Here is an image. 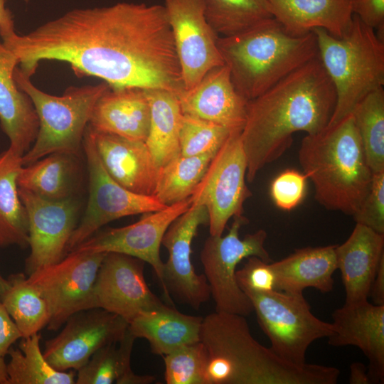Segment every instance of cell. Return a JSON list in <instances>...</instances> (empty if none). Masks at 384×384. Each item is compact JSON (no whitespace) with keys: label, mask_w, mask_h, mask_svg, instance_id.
<instances>
[{"label":"cell","mask_w":384,"mask_h":384,"mask_svg":"<svg viewBox=\"0 0 384 384\" xmlns=\"http://www.w3.org/2000/svg\"><path fill=\"white\" fill-rule=\"evenodd\" d=\"M22 166V156L10 148L0 154V247L28 245V218L17 186Z\"/></svg>","instance_id":"30"},{"label":"cell","mask_w":384,"mask_h":384,"mask_svg":"<svg viewBox=\"0 0 384 384\" xmlns=\"http://www.w3.org/2000/svg\"><path fill=\"white\" fill-rule=\"evenodd\" d=\"M6 0H0V36L15 31L11 11L5 6Z\"/></svg>","instance_id":"46"},{"label":"cell","mask_w":384,"mask_h":384,"mask_svg":"<svg viewBox=\"0 0 384 384\" xmlns=\"http://www.w3.org/2000/svg\"><path fill=\"white\" fill-rule=\"evenodd\" d=\"M87 128L108 174L132 192L154 196L160 168L145 142L97 132L89 125Z\"/></svg>","instance_id":"21"},{"label":"cell","mask_w":384,"mask_h":384,"mask_svg":"<svg viewBox=\"0 0 384 384\" xmlns=\"http://www.w3.org/2000/svg\"><path fill=\"white\" fill-rule=\"evenodd\" d=\"M78 158L55 152L23 166L17 177L18 188L52 201L72 197L79 171Z\"/></svg>","instance_id":"28"},{"label":"cell","mask_w":384,"mask_h":384,"mask_svg":"<svg viewBox=\"0 0 384 384\" xmlns=\"http://www.w3.org/2000/svg\"><path fill=\"white\" fill-rule=\"evenodd\" d=\"M245 293L252 302L260 328L270 341L271 349L287 362L304 365L309 346L334 332L332 323L313 314L303 293L276 289Z\"/></svg>","instance_id":"8"},{"label":"cell","mask_w":384,"mask_h":384,"mask_svg":"<svg viewBox=\"0 0 384 384\" xmlns=\"http://www.w3.org/2000/svg\"><path fill=\"white\" fill-rule=\"evenodd\" d=\"M167 384H205L206 352L199 341L162 356Z\"/></svg>","instance_id":"38"},{"label":"cell","mask_w":384,"mask_h":384,"mask_svg":"<svg viewBox=\"0 0 384 384\" xmlns=\"http://www.w3.org/2000/svg\"><path fill=\"white\" fill-rule=\"evenodd\" d=\"M191 205L189 197L161 210L144 213L129 225L97 231L70 252H117L138 258L151 266L164 289V262L160 257L162 239L172 222Z\"/></svg>","instance_id":"15"},{"label":"cell","mask_w":384,"mask_h":384,"mask_svg":"<svg viewBox=\"0 0 384 384\" xmlns=\"http://www.w3.org/2000/svg\"><path fill=\"white\" fill-rule=\"evenodd\" d=\"M14 79L31 98L39 122L35 142L22 156L23 166L55 152L79 157L94 106L110 85L104 82L95 85L71 86L61 96H55L36 87L31 78L17 66Z\"/></svg>","instance_id":"7"},{"label":"cell","mask_w":384,"mask_h":384,"mask_svg":"<svg viewBox=\"0 0 384 384\" xmlns=\"http://www.w3.org/2000/svg\"><path fill=\"white\" fill-rule=\"evenodd\" d=\"M88 125L97 132L145 142L150 126L145 90L110 87L95 103Z\"/></svg>","instance_id":"23"},{"label":"cell","mask_w":384,"mask_h":384,"mask_svg":"<svg viewBox=\"0 0 384 384\" xmlns=\"http://www.w3.org/2000/svg\"><path fill=\"white\" fill-rule=\"evenodd\" d=\"M203 317L180 312L164 306L139 313L128 329L136 338L146 339L152 353L164 356L171 351L200 341Z\"/></svg>","instance_id":"26"},{"label":"cell","mask_w":384,"mask_h":384,"mask_svg":"<svg viewBox=\"0 0 384 384\" xmlns=\"http://www.w3.org/2000/svg\"><path fill=\"white\" fill-rule=\"evenodd\" d=\"M200 341L205 384H336L340 375L335 367L283 360L255 339L239 314L215 311L203 317Z\"/></svg>","instance_id":"3"},{"label":"cell","mask_w":384,"mask_h":384,"mask_svg":"<svg viewBox=\"0 0 384 384\" xmlns=\"http://www.w3.org/2000/svg\"><path fill=\"white\" fill-rule=\"evenodd\" d=\"M307 179L304 173L292 169L280 173L270 186V196L274 204L287 211L296 208L306 196Z\"/></svg>","instance_id":"39"},{"label":"cell","mask_w":384,"mask_h":384,"mask_svg":"<svg viewBox=\"0 0 384 384\" xmlns=\"http://www.w3.org/2000/svg\"><path fill=\"white\" fill-rule=\"evenodd\" d=\"M351 384H370L367 367L361 362H354L350 366Z\"/></svg>","instance_id":"45"},{"label":"cell","mask_w":384,"mask_h":384,"mask_svg":"<svg viewBox=\"0 0 384 384\" xmlns=\"http://www.w3.org/2000/svg\"><path fill=\"white\" fill-rule=\"evenodd\" d=\"M353 217L356 223L384 234V171L373 174L369 191Z\"/></svg>","instance_id":"40"},{"label":"cell","mask_w":384,"mask_h":384,"mask_svg":"<svg viewBox=\"0 0 384 384\" xmlns=\"http://www.w3.org/2000/svg\"><path fill=\"white\" fill-rule=\"evenodd\" d=\"M231 132L222 125L183 114L180 153L185 156L216 154Z\"/></svg>","instance_id":"37"},{"label":"cell","mask_w":384,"mask_h":384,"mask_svg":"<svg viewBox=\"0 0 384 384\" xmlns=\"http://www.w3.org/2000/svg\"><path fill=\"white\" fill-rule=\"evenodd\" d=\"M0 384H8L7 363L4 356H0Z\"/></svg>","instance_id":"47"},{"label":"cell","mask_w":384,"mask_h":384,"mask_svg":"<svg viewBox=\"0 0 384 384\" xmlns=\"http://www.w3.org/2000/svg\"><path fill=\"white\" fill-rule=\"evenodd\" d=\"M336 95L319 55L249 100L240 137L246 155V180L252 182L267 164L291 146L295 132L314 134L325 128Z\"/></svg>","instance_id":"2"},{"label":"cell","mask_w":384,"mask_h":384,"mask_svg":"<svg viewBox=\"0 0 384 384\" xmlns=\"http://www.w3.org/2000/svg\"><path fill=\"white\" fill-rule=\"evenodd\" d=\"M21 338L16 324L0 302V356L7 355L12 345Z\"/></svg>","instance_id":"43"},{"label":"cell","mask_w":384,"mask_h":384,"mask_svg":"<svg viewBox=\"0 0 384 384\" xmlns=\"http://www.w3.org/2000/svg\"><path fill=\"white\" fill-rule=\"evenodd\" d=\"M144 263L127 255L107 252L94 284L95 308L117 314L129 323L142 311L164 306L145 280Z\"/></svg>","instance_id":"18"},{"label":"cell","mask_w":384,"mask_h":384,"mask_svg":"<svg viewBox=\"0 0 384 384\" xmlns=\"http://www.w3.org/2000/svg\"><path fill=\"white\" fill-rule=\"evenodd\" d=\"M16 57L0 41V124L9 147L23 156L36 138L39 122L33 104L14 79Z\"/></svg>","instance_id":"24"},{"label":"cell","mask_w":384,"mask_h":384,"mask_svg":"<svg viewBox=\"0 0 384 384\" xmlns=\"http://www.w3.org/2000/svg\"><path fill=\"white\" fill-rule=\"evenodd\" d=\"M367 163L373 174L384 171V89L363 98L352 112Z\"/></svg>","instance_id":"36"},{"label":"cell","mask_w":384,"mask_h":384,"mask_svg":"<svg viewBox=\"0 0 384 384\" xmlns=\"http://www.w3.org/2000/svg\"><path fill=\"white\" fill-rule=\"evenodd\" d=\"M19 349L11 348L7 363L8 384H74V370L61 371L46 359L38 333L21 338Z\"/></svg>","instance_id":"33"},{"label":"cell","mask_w":384,"mask_h":384,"mask_svg":"<svg viewBox=\"0 0 384 384\" xmlns=\"http://www.w3.org/2000/svg\"><path fill=\"white\" fill-rule=\"evenodd\" d=\"M150 105V126L145 143L161 168L180 154L183 113L177 95L161 89L145 90Z\"/></svg>","instance_id":"29"},{"label":"cell","mask_w":384,"mask_h":384,"mask_svg":"<svg viewBox=\"0 0 384 384\" xmlns=\"http://www.w3.org/2000/svg\"><path fill=\"white\" fill-rule=\"evenodd\" d=\"M236 279L244 292H265L275 289L276 276L271 263L256 256L247 258L243 267L236 271Z\"/></svg>","instance_id":"41"},{"label":"cell","mask_w":384,"mask_h":384,"mask_svg":"<svg viewBox=\"0 0 384 384\" xmlns=\"http://www.w3.org/2000/svg\"><path fill=\"white\" fill-rule=\"evenodd\" d=\"M299 161L314 183L316 200L327 210L353 216L369 191L373 174L352 114L306 134Z\"/></svg>","instance_id":"4"},{"label":"cell","mask_w":384,"mask_h":384,"mask_svg":"<svg viewBox=\"0 0 384 384\" xmlns=\"http://www.w3.org/2000/svg\"><path fill=\"white\" fill-rule=\"evenodd\" d=\"M218 47L236 90L247 101L318 56L313 31L293 36L274 18L219 37Z\"/></svg>","instance_id":"5"},{"label":"cell","mask_w":384,"mask_h":384,"mask_svg":"<svg viewBox=\"0 0 384 384\" xmlns=\"http://www.w3.org/2000/svg\"><path fill=\"white\" fill-rule=\"evenodd\" d=\"M208 223L203 206L191 205L166 230L161 242L169 252L164 263V294L173 306L171 296L198 309L210 297L204 274L196 272L191 260L192 241L201 225Z\"/></svg>","instance_id":"14"},{"label":"cell","mask_w":384,"mask_h":384,"mask_svg":"<svg viewBox=\"0 0 384 384\" xmlns=\"http://www.w3.org/2000/svg\"><path fill=\"white\" fill-rule=\"evenodd\" d=\"M31 78L41 61L68 63L78 76L99 78L112 88H185L164 6L118 2L74 9L25 35L1 36Z\"/></svg>","instance_id":"1"},{"label":"cell","mask_w":384,"mask_h":384,"mask_svg":"<svg viewBox=\"0 0 384 384\" xmlns=\"http://www.w3.org/2000/svg\"><path fill=\"white\" fill-rule=\"evenodd\" d=\"M368 297L371 298L374 304H384V258L379 264L370 288Z\"/></svg>","instance_id":"44"},{"label":"cell","mask_w":384,"mask_h":384,"mask_svg":"<svg viewBox=\"0 0 384 384\" xmlns=\"http://www.w3.org/2000/svg\"><path fill=\"white\" fill-rule=\"evenodd\" d=\"M171 26L185 90L210 70L222 66L220 37L208 22L203 0H163Z\"/></svg>","instance_id":"13"},{"label":"cell","mask_w":384,"mask_h":384,"mask_svg":"<svg viewBox=\"0 0 384 384\" xmlns=\"http://www.w3.org/2000/svg\"><path fill=\"white\" fill-rule=\"evenodd\" d=\"M206 18L220 36H230L273 18L267 0H203Z\"/></svg>","instance_id":"35"},{"label":"cell","mask_w":384,"mask_h":384,"mask_svg":"<svg viewBox=\"0 0 384 384\" xmlns=\"http://www.w3.org/2000/svg\"><path fill=\"white\" fill-rule=\"evenodd\" d=\"M333 334L329 343L336 347L354 346L368 360V375L371 383L384 381V304L368 300L344 304L332 314Z\"/></svg>","instance_id":"19"},{"label":"cell","mask_w":384,"mask_h":384,"mask_svg":"<svg viewBox=\"0 0 384 384\" xmlns=\"http://www.w3.org/2000/svg\"><path fill=\"white\" fill-rule=\"evenodd\" d=\"M336 245L297 249L284 259L271 263L276 276L275 289L302 294L307 287L322 293L333 289L337 270Z\"/></svg>","instance_id":"27"},{"label":"cell","mask_w":384,"mask_h":384,"mask_svg":"<svg viewBox=\"0 0 384 384\" xmlns=\"http://www.w3.org/2000/svg\"><path fill=\"white\" fill-rule=\"evenodd\" d=\"M183 114L242 130L248 101L236 90L225 65L208 72L193 88L178 95Z\"/></svg>","instance_id":"20"},{"label":"cell","mask_w":384,"mask_h":384,"mask_svg":"<svg viewBox=\"0 0 384 384\" xmlns=\"http://www.w3.org/2000/svg\"><path fill=\"white\" fill-rule=\"evenodd\" d=\"M215 154L174 157L160 168L154 196L166 206L189 198Z\"/></svg>","instance_id":"34"},{"label":"cell","mask_w":384,"mask_h":384,"mask_svg":"<svg viewBox=\"0 0 384 384\" xmlns=\"http://www.w3.org/2000/svg\"><path fill=\"white\" fill-rule=\"evenodd\" d=\"M241 131L230 132L190 196L191 205L206 208L210 235H222L231 218L243 215L244 203L252 196L245 183L247 162Z\"/></svg>","instance_id":"10"},{"label":"cell","mask_w":384,"mask_h":384,"mask_svg":"<svg viewBox=\"0 0 384 384\" xmlns=\"http://www.w3.org/2000/svg\"><path fill=\"white\" fill-rule=\"evenodd\" d=\"M18 189L28 223L31 252L25 262V271L29 275L65 257L69 240L77 226L79 203L73 196L52 201Z\"/></svg>","instance_id":"17"},{"label":"cell","mask_w":384,"mask_h":384,"mask_svg":"<svg viewBox=\"0 0 384 384\" xmlns=\"http://www.w3.org/2000/svg\"><path fill=\"white\" fill-rule=\"evenodd\" d=\"M82 149L89 174V198L84 215L69 240L68 253L110 222L168 206L154 196L132 192L117 183L104 167L87 128L84 134Z\"/></svg>","instance_id":"12"},{"label":"cell","mask_w":384,"mask_h":384,"mask_svg":"<svg viewBox=\"0 0 384 384\" xmlns=\"http://www.w3.org/2000/svg\"><path fill=\"white\" fill-rule=\"evenodd\" d=\"M273 18L293 36L316 28L336 38L345 36L353 22L351 0H267Z\"/></svg>","instance_id":"25"},{"label":"cell","mask_w":384,"mask_h":384,"mask_svg":"<svg viewBox=\"0 0 384 384\" xmlns=\"http://www.w3.org/2000/svg\"><path fill=\"white\" fill-rule=\"evenodd\" d=\"M136 338L129 329L118 342L98 349L77 370V384H150L155 378L138 375L131 367V355Z\"/></svg>","instance_id":"31"},{"label":"cell","mask_w":384,"mask_h":384,"mask_svg":"<svg viewBox=\"0 0 384 384\" xmlns=\"http://www.w3.org/2000/svg\"><path fill=\"white\" fill-rule=\"evenodd\" d=\"M248 223L243 215L233 217V222L225 236L210 235L201 252L204 275L208 283L215 311L244 316L253 312L252 302L239 287L236 267L245 258L256 256L270 262V255L265 247L267 233L264 230L240 238L241 227Z\"/></svg>","instance_id":"9"},{"label":"cell","mask_w":384,"mask_h":384,"mask_svg":"<svg viewBox=\"0 0 384 384\" xmlns=\"http://www.w3.org/2000/svg\"><path fill=\"white\" fill-rule=\"evenodd\" d=\"M29 1V0H26V1Z\"/></svg>","instance_id":"49"},{"label":"cell","mask_w":384,"mask_h":384,"mask_svg":"<svg viewBox=\"0 0 384 384\" xmlns=\"http://www.w3.org/2000/svg\"><path fill=\"white\" fill-rule=\"evenodd\" d=\"M353 14L383 40L384 0H351Z\"/></svg>","instance_id":"42"},{"label":"cell","mask_w":384,"mask_h":384,"mask_svg":"<svg viewBox=\"0 0 384 384\" xmlns=\"http://www.w3.org/2000/svg\"><path fill=\"white\" fill-rule=\"evenodd\" d=\"M335 252L345 288V304L368 300L372 282L384 258V234L356 223L348 238L336 245Z\"/></svg>","instance_id":"22"},{"label":"cell","mask_w":384,"mask_h":384,"mask_svg":"<svg viewBox=\"0 0 384 384\" xmlns=\"http://www.w3.org/2000/svg\"><path fill=\"white\" fill-rule=\"evenodd\" d=\"M106 253L71 251L62 260L41 267L27 281L48 306L50 331H57L74 314L95 308L93 289Z\"/></svg>","instance_id":"11"},{"label":"cell","mask_w":384,"mask_h":384,"mask_svg":"<svg viewBox=\"0 0 384 384\" xmlns=\"http://www.w3.org/2000/svg\"><path fill=\"white\" fill-rule=\"evenodd\" d=\"M318 55L336 95V105L328 124L351 114L370 92L384 85V40L353 14L349 32L336 38L323 28L312 31Z\"/></svg>","instance_id":"6"},{"label":"cell","mask_w":384,"mask_h":384,"mask_svg":"<svg viewBox=\"0 0 384 384\" xmlns=\"http://www.w3.org/2000/svg\"><path fill=\"white\" fill-rule=\"evenodd\" d=\"M0 302L22 338L38 333L49 322L47 302L23 273L12 274L6 279Z\"/></svg>","instance_id":"32"},{"label":"cell","mask_w":384,"mask_h":384,"mask_svg":"<svg viewBox=\"0 0 384 384\" xmlns=\"http://www.w3.org/2000/svg\"><path fill=\"white\" fill-rule=\"evenodd\" d=\"M128 322L100 308L78 311L64 324L62 331L46 341L43 352L48 362L61 371L78 370L100 348L119 341Z\"/></svg>","instance_id":"16"},{"label":"cell","mask_w":384,"mask_h":384,"mask_svg":"<svg viewBox=\"0 0 384 384\" xmlns=\"http://www.w3.org/2000/svg\"><path fill=\"white\" fill-rule=\"evenodd\" d=\"M5 282H6V279L1 276V272H0V298H1V295L4 289V284H5Z\"/></svg>","instance_id":"48"}]
</instances>
